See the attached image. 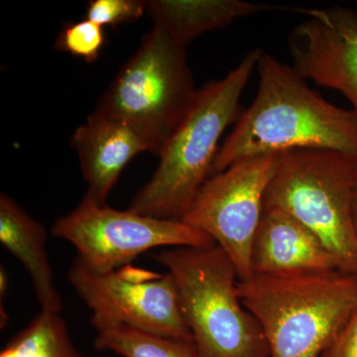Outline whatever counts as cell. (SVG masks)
Listing matches in <instances>:
<instances>
[{"instance_id": "obj_5", "label": "cell", "mask_w": 357, "mask_h": 357, "mask_svg": "<svg viewBox=\"0 0 357 357\" xmlns=\"http://www.w3.org/2000/svg\"><path fill=\"white\" fill-rule=\"evenodd\" d=\"M356 187L354 160L326 150H292L279 155L264 210L292 215L323 241L337 269L357 275Z\"/></svg>"}, {"instance_id": "obj_18", "label": "cell", "mask_w": 357, "mask_h": 357, "mask_svg": "<svg viewBox=\"0 0 357 357\" xmlns=\"http://www.w3.org/2000/svg\"><path fill=\"white\" fill-rule=\"evenodd\" d=\"M147 13L142 0H91L86 9V20L102 27L119 26L139 20Z\"/></svg>"}, {"instance_id": "obj_17", "label": "cell", "mask_w": 357, "mask_h": 357, "mask_svg": "<svg viewBox=\"0 0 357 357\" xmlns=\"http://www.w3.org/2000/svg\"><path fill=\"white\" fill-rule=\"evenodd\" d=\"M105 43L103 27L84 20L66 25L56 40L55 48L93 64L100 58Z\"/></svg>"}, {"instance_id": "obj_3", "label": "cell", "mask_w": 357, "mask_h": 357, "mask_svg": "<svg viewBox=\"0 0 357 357\" xmlns=\"http://www.w3.org/2000/svg\"><path fill=\"white\" fill-rule=\"evenodd\" d=\"M270 357H321L357 311V275L340 269L255 275L238 282Z\"/></svg>"}, {"instance_id": "obj_13", "label": "cell", "mask_w": 357, "mask_h": 357, "mask_svg": "<svg viewBox=\"0 0 357 357\" xmlns=\"http://www.w3.org/2000/svg\"><path fill=\"white\" fill-rule=\"evenodd\" d=\"M0 243L25 268L42 311L60 312L62 299L46 250V229L6 194L0 196Z\"/></svg>"}, {"instance_id": "obj_16", "label": "cell", "mask_w": 357, "mask_h": 357, "mask_svg": "<svg viewBox=\"0 0 357 357\" xmlns=\"http://www.w3.org/2000/svg\"><path fill=\"white\" fill-rule=\"evenodd\" d=\"M0 357H82L60 312L41 311L6 344Z\"/></svg>"}, {"instance_id": "obj_11", "label": "cell", "mask_w": 357, "mask_h": 357, "mask_svg": "<svg viewBox=\"0 0 357 357\" xmlns=\"http://www.w3.org/2000/svg\"><path fill=\"white\" fill-rule=\"evenodd\" d=\"M72 141L88 184L84 198L100 206L107 204L129 162L149 151L146 141L128 124L96 114L77 128Z\"/></svg>"}, {"instance_id": "obj_2", "label": "cell", "mask_w": 357, "mask_h": 357, "mask_svg": "<svg viewBox=\"0 0 357 357\" xmlns=\"http://www.w3.org/2000/svg\"><path fill=\"white\" fill-rule=\"evenodd\" d=\"M260 50L249 52L223 79L198 89L184 119L159 155L153 176L129 211L162 220H182L211 177L218 142L239 116V102Z\"/></svg>"}, {"instance_id": "obj_15", "label": "cell", "mask_w": 357, "mask_h": 357, "mask_svg": "<svg viewBox=\"0 0 357 357\" xmlns=\"http://www.w3.org/2000/svg\"><path fill=\"white\" fill-rule=\"evenodd\" d=\"M95 347L123 357H198L194 342L141 332L130 326L96 328Z\"/></svg>"}, {"instance_id": "obj_9", "label": "cell", "mask_w": 357, "mask_h": 357, "mask_svg": "<svg viewBox=\"0 0 357 357\" xmlns=\"http://www.w3.org/2000/svg\"><path fill=\"white\" fill-rule=\"evenodd\" d=\"M279 155L238 160L211 176L182 218L229 255L239 281L252 277L251 245L264 213L265 195L276 172Z\"/></svg>"}, {"instance_id": "obj_8", "label": "cell", "mask_w": 357, "mask_h": 357, "mask_svg": "<svg viewBox=\"0 0 357 357\" xmlns=\"http://www.w3.org/2000/svg\"><path fill=\"white\" fill-rule=\"evenodd\" d=\"M68 280L91 310V326H130L141 332L192 342L172 275L126 265L98 273L76 259Z\"/></svg>"}, {"instance_id": "obj_20", "label": "cell", "mask_w": 357, "mask_h": 357, "mask_svg": "<svg viewBox=\"0 0 357 357\" xmlns=\"http://www.w3.org/2000/svg\"><path fill=\"white\" fill-rule=\"evenodd\" d=\"M354 223H356V231H357V187H356V196H354Z\"/></svg>"}, {"instance_id": "obj_1", "label": "cell", "mask_w": 357, "mask_h": 357, "mask_svg": "<svg viewBox=\"0 0 357 357\" xmlns=\"http://www.w3.org/2000/svg\"><path fill=\"white\" fill-rule=\"evenodd\" d=\"M256 70L255 100L239 114L218 149L211 177L238 160L292 150L337 152L357 163V115L354 110L321 98L292 66L269 53L260 52Z\"/></svg>"}, {"instance_id": "obj_19", "label": "cell", "mask_w": 357, "mask_h": 357, "mask_svg": "<svg viewBox=\"0 0 357 357\" xmlns=\"http://www.w3.org/2000/svg\"><path fill=\"white\" fill-rule=\"evenodd\" d=\"M321 357H357V311Z\"/></svg>"}, {"instance_id": "obj_4", "label": "cell", "mask_w": 357, "mask_h": 357, "mask_svg": "<svg viewBox=\"0 0 357 357\" xmlns=\"http://www.w3.org/2000/svg\"><path fill=\"white\" fill-rule=\"evenodd\" d=\"M152 258L176 282L198 357H270L261 326L239 297L236 266L220 246L173 248Z\"/></svg>"}, {"instance_id": "obj_12", "label": "cell", "mask_w": 357, "mask_h": 357, "mask_svg": "<svg viewBox=\"0 0 357 357\" xmlns=\"http://www.w3.org/2000/svg\"><path fill=\"white\" fill-rule=\"evenodd\" d=\"M250 267L252 276L337 269L323 241L278 208L264 210L251 245Z\"/></svg>"}, {"instance_id": "obj_6", "label": "cell", "mask_w": 357, "mask_h": 357, "mask_svg": "<svg viewBox=\"0 0 357 357\" xmlns=\"http://www.w3.org/2000/svg\"><path fill=\"white\" fill-rule=\"evenodd\" d=\"M185 47L154 25L122 66L93 114L123 122L159 157L196 96Z\"/></svg>"}, {"instance_id": "obj_10", "label": "cell", "mask_w": 357, "mask_h": 357, "mask_svg": "<svg viewBox=\"0 0 357 357\" xmlns=\"http://www.w3.org/2000/svg\"><path fill=\"white\" fill-rule=\"evenodd\" d=\"M289 38L292 67L306 81L340 91L357 115V13L344 7L304 10Z\"/></svg>"}, {"instance_id": "obj_14", "label": "cell", "mask_w": 357, "mask_h": 357, "mask_svg": "<svg viewBox=\"0 0 357 357\" xmlns=\"http://www.w3.org/2000/svg\"><path fill=\"white\" fill-rule=\"evenodd\" d=\"M280 8L243 0L147 1V11L154 25L163 28L184 47L199 35L227 27L238 18Z\"/></svg>"}, {"instance_id": "obj_7", "label": "cell", "mask_w": 357, "mask_h": 357, "mask_svg": "<svg viewBox=\"0 0 357 357\" xmlns=\"http://www.w3.org/2000/svg\"><path fill=\"white\" fill-rule=\"evenodd\" d=\"M54 236L77 249V259L91 271L105 273L131 264L157 248H204L210 236L182 220H162L119 211L84 198L52 227Z\"/></svg>"}]
</instances>
